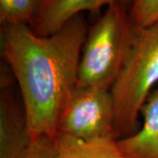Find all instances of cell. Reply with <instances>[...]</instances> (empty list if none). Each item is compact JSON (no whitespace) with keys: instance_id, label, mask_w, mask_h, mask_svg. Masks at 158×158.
Listing matches in <instances>:
<instances>
[{"instance_id":"obj_1","label":"cell","mask_w":158,"mask_h":158,"mask_svg":"<svg viewBox=\"0 0 158 158\" xmlns=\"http://www.w3.org/2000/svg\"><path fill=\"white\" fill-rule=\"evenodd\" d=\"M90 27L84 13L48 36L27 24L1 25V56L17 83L31 137L56 135L60 113L77 87Z\"/></svg>"},{"instance_id":"obj_2","label":"cell","mask_w":158,"mask_h":158,"mask_svg":"<svg viewBox=\"0 0 158 158\" xmlns=\"http://www.w3.org/2000/svg\"><path fill=\"white\" fill-rule=\"evenodd\" d=\"M158 82V23L133 24L124 64L111 89L115 106L114 139L135 134L144 103Z\"/></svg>"},{"instance_id":"obj_3","label":"cell","mask_w":158,"mask_h":158,"mask_svg":"<svg viewBox=\"0 0 158 158\" xmlns=\"http://www.w3.org/2000/svg\"><path fill=\"white\" fill-rule=\"evenodd\" d=\"M130 7L113 4L90 25L79 62L77 86L111 90L129 49Z\"/></svg>"},{"instance_id":"obj_4","label":"cell","mask_w":158,"mask_h":158,"mask_svg":"<svg viewBox=\"0 0 158 158\" xmlns=\"http://www.w3.org/2000/svg\"><path fill=\"white\" fill-rule=\"evenodd\" d=\"M114 120L111 90L77 86L60 113L56 135L84 141L114 138Z\"/></svg>"},{"instance_id":"obj_5","label":"cell","mask_w":158,"mask_h":158,"mask_svg":"<svg viewBox=\"0 0 158 158\" xmlns=\"http://www.w3.org/2000/svg\"><path fill=\"white\" fill-rule=\"evenodd\" d=\"M10 69L0 70V158H26L32 137L22 98Z\"/></svg>"},{"instance_id":"obj_6","label":"cell","mask_w":158,"mask_h":158,"mask_svg":"<svg viewBox=\"0 0 158 158\" xmlns=\"http://www.w3.org/2000/svg\"><path fill=\"white\" fill-rule=\"evenodd\" d=\"M135 0H42L39 11L29 25L34 34H55L72 18L85 11H95L103 6L123 4L131 8Z\"/></svg>"},{"instance_id":"obj_7","label":"cell","mask_w":158,"mask_h":158,"mask_svg":"<svg viewBox=\"0 0 158 158\" xmlns=\"http://www.w3.org/2000/svg\"><path fill=\"white\" fill-rule=\"evenodd\" d=\"M141 113V129L117 140L118 146L127 158H158V89L148 95Z\"/></svg>"},{"instance_id":"obj_8","label":"cell","mask_w":158,"mask_h":158,"mask_svg":"<svg viewBox=\"0 0 158 158\" xmlns=\"http://www.w3.org/2000/svg\"><path fill=\"white\" fill-rule=\"evenodd\" d=\"M60 158H127L114 138L84 141L66 135L55 137Z\"/></svg>"},{"instance_id":"obj_9","label":"cell","mask_w":158,"mask_h":158,"mask_svg":"<svg viewBox=\"0 0 158 158\" xmlns=\"http://www.w3.org/2000/svg\"><path fill=\"white\" fill-rule=\"evenodd\" d=\"M42 0H0V24L30 25Z\"/></svg>"},{"instance_id":"obj_10","label":"cell","mask_w":158,"mask_h":158,"mask_svg":"<svg viewBox=\"0 0 158 158\" xmlns=\"http://www.w3.org/2000/svg\"><path fill=\"white\" fill-rule=\"evenodd\" d=\"M130 19L137 27L158 23V0H135L129 9Z\"/></svg>"},{"instance_id":"obj_11","label":"cell","mask_w":158,"mask_h":158,"mask_svg":"<svg viewBox=\"0 0 158 158\" xmlns=\"http://www.w3.org/2000/svg\"><path fill=\"white\" fill-rule=\"evenodd\" d=\"M26 158H60L56 139L47 135L32 137Z\"/></svg>"}]
</instances>
